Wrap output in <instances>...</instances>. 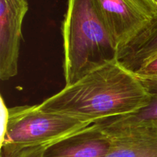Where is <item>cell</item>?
I'll return each mask as SVG.
<instances>
[{
	"label": "cell",
	"instance_id": "8",
	"mask_svg": "<svg viewBox=\"0 0 157 157\" xmlns=\"http://www.w3.org/2000/svg\"><path fill=\"white\" fill-rule=\"evenodd\" d=\"M157 58V20L118 55V61L136 73Z\"/></svg>",
	"mask_w": 157,
	"mask_h": 157
},
{
	"label": "cell",
	"instance_id": "4",
	"mask_svg": "<svg viewBox=\"0 0 157 157\" xmlns=\"http://www.w3.org/2000/svg\"><path fill=\"white\" fill-rule=\"evenodd\" d=\"M120 52L157 20V11L143 0H93Z\"/></svg>",
	"mask_w": 157,
	"mask_h": 157
},
{
	"label": "cell",
	"instance_id": "12",
	"mask_svg": "<svg viewBox=\"0 0 157 157\" xmlns=\"http://www.w3.org/2000/svg\"><path fill=\"white\" fill-rule=\"evenodd\" d=\"M45 148V147H41L30 149V150H25V151L19 153L15 157H42L43 153H44V150Z\"/></svg>",
	"mask_w": 157,
	"mask_h": 157
},
{
	"label": "cell",
	"instance_id": "1",
	"mask_svg": "<svg viewBox=\"0 0 157 157\" xmlns=\"http://www.w3.org/2000/svg\"><path fill=\"white\" fill-rule=\"evenodd\" d=\"M152 95L118 59L94 69L38 104L40 108L97 124L139 111Z\"/></svg>",
	"mask_w": 157,
	"mask_h": 157
},
{
	"label": "cell",
	"instance_id": "13",
	"mask_svg": "<svg viewBox=\"0 0 157 157\" xmlns=\"http://www.w3.org/2000/svg\"><path fill=\"white\" fill-rule=\"evenodd\" d=\"M143 1L147 3L149 6L157 11V0H143Z\"/></svg>",
	"mask_w": 157,
	"mask_h": 157
},
{
	"label": "cell",
	"instance_id": "7",
	"mask_svg": "<svg viewBox=\"0 0 157 157\" xmlns=\"http://www.w3.org/2000/svg\"><path fill=\"white\" fill-rule=\"evenodd\" d=\"M110 139L101 123L48 146L42 157H105Z\"/></svg>",
	"mask_w": 157,
	"mask_h": 157
},
{
	"label": "cell",
	"instance_id": "11",
	"mask_svg": "<svg viewBox=\"0 0 157 157\" xmlns=\"http://www.w3.org/2000/svg\"><path fill=\"white\" fill-rule=\"evenodd\" d=\"M157 72V58H155L150 63L146 64L145 66L140 69L137 72H136V75H151Z\"/></svg>",
	"mask_w": 157,
	"mask_h": 157
},
{
	"label": "cell",
	"instance_id": "6",
	"mask_svg": "<svg viewBox=\"0 0 157 157\" xmlns=\"http://www.w3.org/2000/svg\"><path fill=\"white\" fill-rule=\"evenodd\" d=\"M28 0H0V79L16 76Z\"/></svg>",
	"mask_w": 157,
	"mask_h": 157
},
{
	"label": "cell",
	"instance_id": "5",
	"mask_svg": "<svg viewBox=\"0 0 157 157\" xmlns=\"http://www.w3.org/2000/svg\"><path fill=\"white\" fill-rule=\"evenodd\" d=\"M101 124L110 139L105 157H157V121L124 123L110 119Z\"/></svg>",
	"mask_w": 157,
	"mask_h": 157
},
{
	"label": "cell",
	"instance_id": "10",
	"mask_svg": "<svg viewBox=\"0 0 157 157\" xmlns=\"http://www.w3.org/2000/svg\"><path fill=\"white\" fill-rule=\"evenodd\" d=\"M137 77L150 94L157 96V72L151 75H137Z\"/></svg>",
	"mask_w": 157,
	"mask_h": 157
},
{
	"label": "cell",
	"instance_id": "3",
	"mask_svg": "<svg viewBox=\"0 0 157 157\" xmlns=\"http://www.w3.org/2000/svg\"><path fill=\"white\" fill-rule=\"evenodd\" d=\"M0 157H15L75 134L91 123L40 108L38 104L6 109Z\"/></svg>",
	"mask_w": 157,
	"mask_h": 157
},
{
	"label": "cell",
	"instance_id": "9",
	"mask_svg": "<svg viewBox=\"0 0 157 157\" xmlns=\"http://www.w3.org/2000/svg\"><path fill=\"white\" fill-rule=\"evenodd\" d=\"M114 119L124 123H141L157 121V96L152 95L150 102L139 111Z\"/></svg>",
	"mask_w": 157,
	"mask_h": 157
},
{
	"label": "cell",
	"instance_id": "2",
	"mask_svg": "<svg viewBox=\"0 0 157 157\" xmlns=\"http://www.w3.org/2000/svg\"><path fill=\"white\" fill-rule=\"evenodd\" d=\"M65 85L118 59V49L93 0H67L61 29Z\"/></svg>",
	"mask_w": 157,
	"mask_h": 157
}]
</instances>
